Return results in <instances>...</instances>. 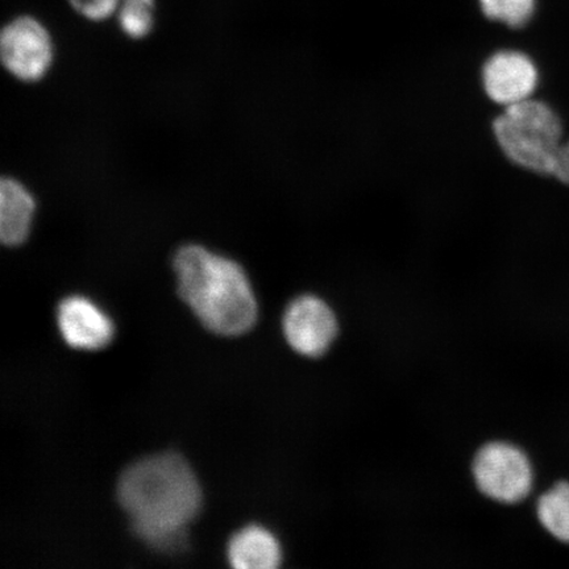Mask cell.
Instances as JSON below:
<instances>
[{"label": "cell", "instance_id": "cell-1", "mask_svg": "<svg viewBox=\"0 0 569 569\" xmlns=\"http://www.w3.org/2000/svg\"><path fill=\"white\" fill-rule=\"evenodd\" d=\"M117 496L134 533L159 550L181 546L184 529L202 503L194 472L187 460L172 452L133 462L120 476Z\"/></svg>", "mask_w": 569, "mask_h": 569}, {"label": "cell", "instance_id": "cell-2", "mask_svg": "<svg viewBox=\"0 0 569 569\" xmlns=\"http://www.w3.org/2000/svg\"><path fill=\"white\" fill-rule=\"evenodd\" d=\"M178 295L206 329L238 337L258 318V302L244 269L237 261L198 244L174 254Z\"/></svg>", "mask_w": 569, "mask_h": 569}, {"label": "cell", "instance_id": "cell-3", "mask_svg": "<svg viewBox=\"0 0 569 569\" xmlns=\"http://www.w3.org/2000/svg\"><path fill=\"white\" fill-rule=\"evenodd\" d=\"M493 132L498 147L517 167L550 174L553 156L563 141V127L549 104L531 98L503 107L495 119Z\"/></svg>", "mask_w": 569, "mask_h": 569}, {"label": "cell", "instance_id": "cell-4", "mask_svg": "<svg viewBox=\"0 0 569 569\" xmlns=\"http://www.w3.org/2000/svg\"><path fill=\"white\" fill-rule=\"evenodd\" d=\"M473 476L483 495L502 503L522 501L532 488L531 462L522 450L510 443L483 446L476 455Z\"/></svg>", "mask_w": 569, "mask_h": 569}, {"label": "cell", "instance_id": "cell-5", "mask_svg": "<svg viewBox=\"0 0 569 569\" xmlns=\"http://www.w3.org/2000/svg\"><path fill=\"white\" fill-rule=\"evenodd\" d=\"M0 57L4 68L18 80L40 81L52 67V36L46 26L33 17L12 19L0 34Z\"/></svg>", "mask_w": 569, "mask_h": 569}, {"label": "cell", "instance_id": "cell-6", "mask_svg": "<svg viewBox=\"0 0 569 569\" xmlns=\"http://www.w3.org/2000/svg\"><path fill=\"white\" fill-rule=\"evenodd\" d=\"M283 332L296 352L319 358L329 351L337 338L336 312L322 298L311 295L297 297L284 310Z\"/></svg>", "mask_w": 569, "mask_h": 569}, {"label": "cell", "instance_id": "cell-7", "mask_svg": "<svg viewBox=\"0 0 569 569\" xmlns=\"http://www.w3.org/2000/svg\"><path fill=\"white\" fill-rule=\"evenodd\" d=\"M481 81L490 101L509 107L528 101L539 83V71L529 54L500 51L483 63Z\"/></svg>", "mask_w": 569, "mask_h": 569}, {"label": "cell", "instance_id": "cell-8", "mask_svg": "<svg viewBox=\"0 0 569 569\" xmlns=\"http://www.w3.org/2000/svg\"><path fill=\"white\" fill-rule=\"evenodd\" d=\"M57 325L67 345L77 350H101L113 337L111 319L82 296L63 298L57 308Z\"/></svg>", "mask_w": 569, "mask_h": 569}, {"label": "cell", "instance_id": "cell-9", "mask_svg": "<svg viewBox=\"0 0 569 569\" xmlns=\"http://www.w3.org/2000/svg\"><path fill=\"white\" fill-rule=\"evenodd\" d=\"M36 201L31 191L16 178L0 183V239L9 247L23 244L30 237Z\"/></svg>", "mask_w": 569, "mask_h": 569}, {"label": "cell", "instance_id": "cell-10", "mask_svg": "<svg viewBox=\"0 0 569 569\" xmlns=\"http://www.w3.org/2000/svg\"><path fill=\"white\" fill-rule=\"evenodd\" d=\"M227 557L233 568L274 569L281 565L282 552L272 532L252 525L230 539Z\"/></svg>", "mask_w": 569, "mask_h": 569}, {"label": "cell", "instance_id": "cell-11", "mask_svg": "<svg viewBox=\"0 0 569 569\" xmlns=\"http://www.w3.org/2000/svg\"><path fill=\"white\" fill-rule=\"evenodd\" d=\"M537 511L543 528L560 542L569 543V482H559L540 497Z\"/></svg>", "mask_w": 569, "mask_h": 569}, {"label": "cell", "instance_id": "cell-12", "mask_svg": "<svg viewBox=\"0 0 569 569\" xmlns=\"http://www.w3.org/2000/svg\"><path fill=\"white\" fill-rule=\"evenodd\" d=\"M120 30L139 40L151 33L154 24V0H122L118 9Z\"/></svg>", "mask_w": 569, "mask_h": 569}, {"label": "cell", "instance_id": "cell-13", "mask_svg": "<svg viewBox=\"0 0 569 569\" xmlns=\"http://www.w3.org/2000/svg\"><path fill=\"white\" fill-rule=\"evenodd\" d=\"M479 3L483 16L510 28L528 24L537 9V0H479Z\"/></svg>", "mask_w": 569, "mask_h": 569}, {"label": "cell", "instance_id": "cell-14", "mask_svg": "<svg viewBox=\"0 0 569 569\" xmlns=\"http://www.w3.org/2000/svg\"><path fill=\"white\" fill-rule=\"evenodd\" d=\"M71 9L84 19L102 21L118 11L122 0H68Z\"/></svg>", "mask_w": 569, "mask_h": 569}, {"label": "cell", "instance_id": "cell-15", "mask_svg": "<svg viewBox=\"0 0 569 569\" xmlns=\"http://www.w3.org/2000/svg\"><path fill=\"white\" fill-rule=\"evenodd\" d=\"M560 182L569 184V140L561 141L557 153L553 156L550 174Z\"/></svg>", "mask_w": 569, "mask_h": 569}]
</instances>
